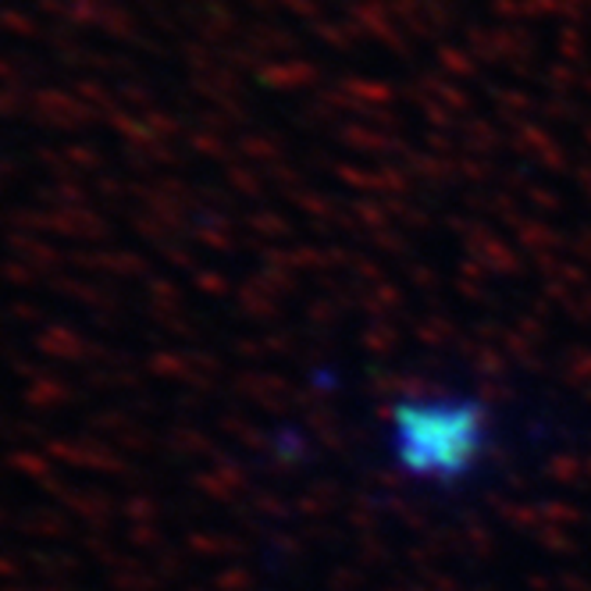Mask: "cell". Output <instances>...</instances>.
<instances>
[{
	"mask_svg": "<svg viewBox=\"0 0 591 591\" xmlns=\"http://www.w3.org/2000/svg\"><path fill=\"white\" fill-rule=\"evenodd\" d=\"M470 424L467 417H435L431 424H424V417L417 414L410 420V428L403 431V445H406V460L414 467H431V470H449L453 464H464L470 453Z\"/></svg>",
	"mask_w": 591,
	"mask_h": 591,
	"instance_id": "cell-1",
	"label": "cell"
}]
</instances>
